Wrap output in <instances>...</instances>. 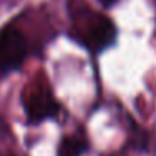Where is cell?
<instances>
[{
  "mask_svg": "<svg viewBox=\"0 0 156 156\" xmlns=\"http://www.w3.org/2000/svg\"><path fill=\"white\" fill-rule=\"evenodd\" d=\"M118 37V27L106 15L84 9L72 19L71 39L91 54H101L112 47Z\"/></svg>",
  "mask_w": 156,
  "mask_h": 156,
  "instance_id": "6da1fadb",
  "label": "cell"
},
{
  "mask_svg": "<svg viewBox=\"0 0 156 156\" xmlns=\"http://www.w3.org/2000/svg\"><path fill=\"white\" fill-rule=\"evenodd\" d=\"M22 106L30 124H41L47 119L55 118L61 111V104L55 101L47 84H29L22 92Z\"/></svg>",
  "mask_w": 156,
  "mask_h": 156,
  "instance_id": "3957f363",
  "label": "cell"
},
{
  "mask_svg": "<svg viewBox=\"0 0 156 156\" xmlns=\"http://www.w3.org/2000/svg\"><path fill=\"white\" fill-rule=\"evenodd\" d=\"M87 151V141L81 136H64L59 143L57 156H82Z\"/></svg>",
  "mask_w": 156,
  "mask_h": 156,
  "instance_id": "277c9868",
  "label": "cell"
},
{
  "mask_svg": "<svg viewBox=\"0 0 156 156\" xmlns=\"http://www.w3.org/2000/svg\"><path fill=\"white\" fill-rule=\"evenodd\" d=\"M29 54V44L24 32L14 24L0 27V81L19 71Z\"/></svg>",
  "mask_w": 156,
  "mask_h": 156,
  "instance_id": "7a4b0ae2",
  "label": "cell"
},
{
  "mask_svg": "<svg viewBox=\"0 0 156 156\" xmlns=\"http://www.w3.org/2000/svg\"><path fill=\"white\" fill-rule=\"evenodd\" d=\"M99 4L102 5L104 9H111V7H114L116 4H118V0H98Z\"/></svg>",
  "mask_w": 156,
  "mask_h": 156,
  "instance_id": "5b68a950",
  "label": "cell"
}]
</instances>
